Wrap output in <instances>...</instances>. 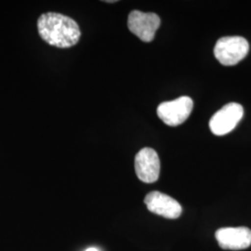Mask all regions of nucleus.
Returning <instances> with one entry per match:
<instances>
[{"instance_id":"nucleus-1","label":"nucleus","mask_w":251,"mask_h":251,"mask_svg":"<svg viewBox=\"0 0 251 251\" xmlns=\"http://www.w3.org/2000/svg\"><path fill=\"white\" fill-rule=\"evenodd\" d=\"M41 38L50 45L67 49L77 44L81 32L78 25L70 17L56 12L42 14L37 20Z\"/></svg>"},{"instance_id":"nucleus-2","label":"nucleus","mask_w":251,"mask_h":251,"mask_svg":"<svg viewBox=\"0 0 251 251\" xmlns=\"http://www.w3.org/2000/svg\"><path fill=\"white\" fill-rule=\"evenodd\" d=\"M250 45L242 36H225L220 38L214 48L215 58L225 66L235 65L248 55Z\"/></svg>"},{"instance_id":"nucleus-5","label":"nucleus","mask_w":251,"mask_h":251,"mask_svg":"<svg viewBox=\"0 0 251 251\" xmlns=\"http://www.w3.org/2000/svg\"><path fill=\"white\" fill-rule=\"evenodd\" d=\"M244 109L236 102L226 104L209 120V127L213 134L224 136L231 132L242 119Z\"/></svg>"},{"instance_id":"nucleus-6","label":"nucleus","mask_w":251,"mask_h":251,"mask_svg":"<svg viewBox=\"0 0 251 251\" xmlns=\"http://www.w3.org/2000/svg\"><path fill=\"white\" fill-rule=\"evenodd\" d=\"M135 171L138 178L145 183L155 182L159 178L160 160L152 148H144L135 156Z\"/></svg>"},{"instance_id":"nucleus-4","label":"nucleus","mask_w":251,"mask_h":251,"mask_svg":"<svg viewBox=\"0 0 251 251\" xmlns=\"http://www.w3.org/2000/svg\"><path fill=\"white\" fill-rule=\"evenodd\" d=\"M160 23L157 14L145 13L140 10L131 11L127 19V26L130 32L144 42L152 41Z\"/></svg>"},{"instance_id":"nucleus-7","label":"nucleus","mask_w":251,"mask_h":251,"mask_svg":"<svg viewBox=\"0 0 251 251\" xmlns=\"http://www.w3.org/2000/svg\"><path fill=\"white\" fill-rule=\"evenodd\" d=\"M144 203L149 211L167 219H177L182 212L177 200L157 191L149 193L144 198Z\"/></svg>"},{"instance_id":"nucleus-3","label":"nucleus","mask_w":251,"mask_h":251,"mask_svg":"<svg viewBox=\"0 0 251 251\" xmlns=\"http://www.w3.org/2000/svg\"><path fill=\"white\" fill-rule=\"evenodd\" d=\"M194 108V101L188 96L165 101L157 107L156 113L162 121L171 126L181 125L187 120Z\"/></svg>"},{"instance_id":"nucleus-8","label":"nucleus","mask_w":251,"mask_h":251,"mask_svg":"<svg viewBox=\"0 0 251 251\" xmlns=\"http://www.w3.org/2000/svg\"><path fill=\"white\" fill-rule=\"evenodd\" d=\"M219 246L224 250L241 251L251 245V230L247 227H226L215 233Z\"/></svg>"},{"instance_id":"nucleus-9","label":"nucleus","mask_w":251,"mask_h":251,"mask_svg":"<svg viewBox=\"0 0 251 251\" xmlns=\"http://www.w3.org/2000/svg\"><path fill=\"white\" fill-rule=\"evenodd\" d=\"M86 251H99L97 249H95V248H90V249H88Z\"/></svg>"}]
</instances>
